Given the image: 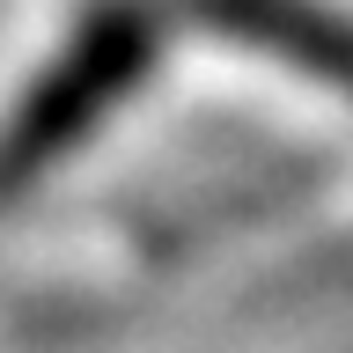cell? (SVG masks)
Instances as JSON below:
<instances>
[{
    "label": "cell",
    "mask_w": 353,
    "mask_h": 353,
    "mask_svg": "<svg viewBox=\"0 0 353 353\" xmlns=\"http://www.w3.org/2000/svg\"><path fill=\"white\" fill-rule=\"evenodd\" d=\"M148 66H154V15L148 8L103 0L96 15H81L66 52L0 118V206L22 199L44 170H59L74 148H88L96 125L148 81Z\"/></svg>",
    "instance_id": "1"
},
{
    "label": "cell",
    "mask_w": 353,
    "mask_h": 353,
    "mask_svg": "<svg viewBox=\"0 0 353 353\" xmlns=\"http://www.w3.org/2000/svg\"><path fill=\"white\" fill-rule=\"evenodd\" d=\"M192 15L221 37L258 44L280 66L353 96V15H339L324 0H192Z\"/></svg>",
    "instance_id": "2"
}]
</instances>
